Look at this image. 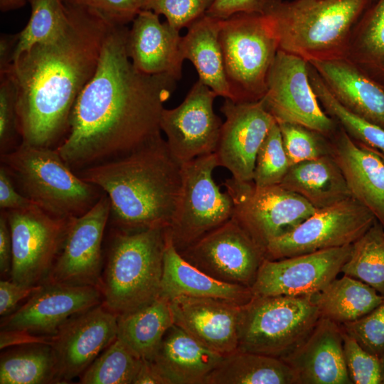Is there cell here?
<instances>
[{
    "instance_id": "cell-1",
    "label": "cell",
    "mask_w": 384,
    "mask_h": 384,
    "mask_svg": "<svg viewBox=\"0 0 384 384\" xmlns=\"http://www.w3.org/2000/svg\"><path fill=\"white\" fill-rule=\"evenodd\" d=\"M129 29L114 24L95 74L73 107L67 134L55 148L73 170L124 156L161 136L165 102L178 81L138 71L127 52Z\"/></svg>"
},
{
    "instance_id": "cell-2",
    "label": "cell",
    "mask_w": 384,
    "mask_h": 384,
    "mask_svg": "<svg viewBox=\"0 0 384 384\" xmlns=\"http://www.w3.org/2000/svg\"><path fill=\"white\" fill-rule=\"evenodd\" d=\"M65 7L69 22L63 33L23 53L5 73L16 87L21 142L34 146L54 148L65 138L75 102L115 24L95 9Z\"/></svg>"
},
{
    "instance_id": "cell-3",
    "label": "cell",
    "mask_w": 384,
    "mask_h": 384,
    "mask_svg": "<svg viewBox=\"0 0 384 384\" xmlns=\"http://www.w3.org/2000/svg\"><path fill=\"white\" fill-rule=\"evenodd\" d=\"M78 174L109 198L116 229L137 231L170 226L182 188V165L161 136Z\"/></svg>"
},
{
    "instance_id": "cell-4",
    "label": "cell",
    "mask_w": 384,
    "mask_h": 384,
    "mask_svg": "<svg viewBox=\"0 0 384 384\" xmlns=\"http://www.w3.org/2000/svg\"><path fill=\"white\" fill-rule=\"evenodd\" d=\"M374 0H267L279 50L306 61L346 58L353 26Z\"/></svg>"
},
{
    "instance_id": "cell-5",
    "label": "cell",
    "mask_w": 384,
    "mask_h": 384,
    "mask_svg": "<svg viewBox=\"0 0 384 384\" xmlns=\"http://www.w3.org/2000/svg\"><path fill=\"white\" fill-rule=\"evenodd\" d=\"M167 228L114 231L100 289L103 304L117 316L159 297Z\"/></svg>"
},
{
    "instance_id": "cell-6",
    "label": "cell",
    "mask_w": 384,
    "mask_h": 384,
    "mask_svg": "<svg viewBox=\"0 0 384 384\" xmlns=\"http://www.w3.org/2000/svg\"><path fill=\"white\" fill-rule=\"evenodd\" d=\"M1 160L18 181L23 194L58 217H78L104 194L75 174L55 148L21 142L14 150L2 153Z\"/></svg>"
},
{
    "instance_id": "cell-7",
    "label": "cell",
    "mask_w": 384,
    "mask_h": 384,
    "mask_svg": "<svg viewBox=\"0 0 384 384\" xmlns=\"http://www.w3.org/2000/svg\"><path fill=\"white\" fill-rule=\"evenodd\" d=\"M313 294L253 296L240 307L238 350L280 359L290 355L321 318Z\"/></svg>"
},
{
    "instance_id": "cell-8",
    "label": "cell",
    "mask_w": 384,
    "mask_h": 384,
    "mask_svg": "<svg viewBox=\"0 0 384 384\" xmlns=\"http://www.w3.org/2000/svg\"><path fill=\"white\" fill-rule=\"evenodd\" d=\"M219 39L232 100L255 102L267 91L269 71L279 50L263 14L240 13L221 19Z\"/></svg>"
},
{
    "instance_id": "cell-9",
    "label": "cell",
    "mask_w": 384,
    "mask_h": 384,
    "mask_svg": "<svg viewBox=\"0 0 384 384\" xmlns=\"http://www.w3.org/2000/svg\"><path fill=\"white\" fill-rule=\"evenodd\" d=\"M218 166L215 153L182 165V188L168 229L173 244L181 251L233 218V203L213 174Z\"/></svg>"
},
{
    "instance_id": "cell-10",
    "label": "cell",
    "mask_w": 384,
    "mask_h": 384,
    "mask_svg": "<svg viewBox=\"0 0 384 384\" xmlns=\"http://www.w3.org/2000/svg\"><path fill=\"white\" fill-rule=\"evenodd\" d=\"M233 203L238 223L265 251L273 240L290 232L316 209L279 184L258 186L233 177L223 183Z\"/></svg>"
},
{
    "instance_id": "cell-11",
    "label": "cell",
    "mask_w": 384,
    "mask_h": 384,
    "mask_svg": "<svg viewBox=\"0 0 384 384\" xmlns=\"http://www.w3.org/2000/svg\"><path fill=\"white\" fill-rule=\"evenodd\" d=\"M5 211L12 240L11 279L26 286L42 284L73 218L53 215L38 206Z\"/></svg>"
},
{
    "instance_id": "cell-12",
    "label": "cell",
    "mask_w": 384,
    "mask_h": 384,
    "mask_svg": "<svg viewBox=\"0 0 384 384\" xmlns=\"http://www.w3.org/2000/svg\"><path fill=\"white\" fill-rule=\"evenodd\" d=\"M375 215L353 197L316 210L290 232L265 248L274 260L352 245L375 223Z\"/></svg>"
},
{
    "instance_id": "cell-13",
    "label": "cell",
    "mask_w": 384,
    "mask_h": 384,
    "mask_svg": "<svg viewBox=\"0 0 384 384\" xmlns=\"http://www.w3.org/2000/svg\"><path fill=\"white\" fill-rule=\"evenodd\" d=\"M277 123L304 126L331 138L338 124L323 109L310 82L309 63L279 50L270 68L262 99Z\"/></svg>"
},
{
    "instance_id": "cell-14",
    "label": "cell",
    "mask_w": 384,
    "mask_h": 384,
    "mask_svg": "<svg viewBox=\"0 0 384 384\" xmlns=\"http://www.w3.org/2000/svg\"><path fill=\"white\" fill-rule=\"evenodd\" d=\"M178 252L210 277L250 289L266 258L265 250L233 218Z\"/></svg>"
},
{
    "instance_id": "cell-15",
    "label": "cell",
    "mask_w": 384,
    "mask_h": 384,
    "mask_svg": "<svg viewBox=\"0 0 384 384\" xmlns=\"http://www.w3.org/2000/svg\"><path fill=\"white\" fill-rule=\"evenodd\" d=\"M110 210V199L104 193L89 210L73 218L60 251L43 283L100 288L102 245Z\"/></svg>"
},
{
    "instance_id": "cell-16",
    "label": "cell",
    "mask_w": 384,
    "mask_h": 384,
    "mask_svg": "<svg viewBox=\"0 0 384 384\" xmlns=\"http://www.w3.org/2000/svg\"><path fill=\"white\" fill-rule=\"evenodd\" d=\"M217 96L198 80L179 105L164 109L161 129L180 164L215 152L223 125L213 110Z\"/></svg>"
},
{
    "instance_id": "cell-17",
    "label": "cell",
    "mask_w": 384,
    "mask_h": 384,
    "mask_svg": "<svg viewBox=\"0 0 384 384\" xmlns=\"http://www.w3.org/2000/svg\"><path fill=\"white\" fill-rule=\"evenodd\" d=\"M351 245L294 257L265 259L251 287L254 297L302 296L322 290L348 260Z\"/></svg>"
},
{
    "instance_id": "cell-18",
    "label": "cell",
    "mask_w": 384,
    "mask_h": 384,
    "mask_svg": "<svg viewBox=\"0 0 384 384\" xmlns=\"http://www.w3.org/2000/svg\"><path fill=\"white\" fill-rule=\"evenodd\" d=\"M117 338V315L103 302L67 320L52 336L59 383L81 375Z\"/></svg>"
},
{
    "instance_id": "cell-19",
    "label": "cell",
    "mask_w": 384,
    "mask_h": 384,
    "mask_svg": "<svg viewBox=\"0 0 384 384\" xmlns=\"http://www.w3.org/2000/svg\"><path fill=\"white\" fill-rule=\"evenodd\" d=\"M220 111L225 121L215 152L218 166L227 169L237 181H252L257 152L276 120L262 100L225 99Z\"/></svg>"
},
{
    "instance_id": "cell-20",
    "label": "cell",
    "mask_w": 384,
    "mask_h": 384,
    "mask_svg": "<svg viewBox=\"0 0 384 384\" xmlns=\"http://www.w3.org/2000/svg\"><path fill=\"white\" fill-rule=\"evenodd\" d=\"M102 302L97 286L43 283L26 302L3 318L1 330L53 336L70 317Z\"/></svg>"
},
{
    "instance_id": "cell-21",
    "label": "cell",
    "mask_w": 384,
    "mask_h": 384,
    "mask_svg": "<svg viewBox=\"0 0 384 384\" xmlns=\"http://www.w3.org/2000/svg\"><path fill=\"white\" fill-rule=\"evenodd\" d=\"M169 304L174 324L202 345L223 356L238 350L241 305L185 296Z\"/></svg>"
},
{
    "instance_id": "cell-22",
    "label": "cell",
    "mask_w": 384,
    "mask_h": 384,
    "mask_svg": "<svg viewBox=\"0 0 384 384\" xmlns=\"http://www.w3.org/2000/svg\"><path fill=\"white\" fill-rule=\"evenodd\" d=\"M179 33L166 21L161 22L159 15L140 10L126 41L127 55L134 68L145 74H167L180 80L184 59Z\"/></svg>"
},
{
    "instance_id": "cell-23",
    "label": "cell",
    "mask_w": 384,
    "mask_h": 384,
    "mask_svg": "<svg viewBox=\"0 0 384 384\" xmlns=\"http://www.w3.org/2000/svg\"><path fill=\"white\" fill-rule=\"evenodd\" d=\"M299 384H353L346 366L341 325L321 318L306 341L282 359Z\"/></svg>"
},
{
    "instance_id": "cell-24",
    "label": "cell",
    "mask_w": 384,
    "mask_h": 384,
    "mask_svg": "<svg viewBox=\"0 0 384 384\" xmlns=\"http://www.w3.org/2000/svg\"><path fill=\"white\" fill-rule=\"evenodd\" d=\"M330 140L331 155L344 175L352 197L371 211L384 228V161L341 127Z\"/></svg>"
},
{
    "instance_id": "cell-25",
    "label": "cell",
    "mask_w": 384,
    "mask_h": 384,
    "mask_svg": "<svg viewBox=\"0 0 384 384\" xmlns=\"http://www.w3.org/2000/svg\"><path fill=\"white\" fill-rule=\"evenodd\" d=\"M333 96L356 115L384 128V87L346 58L311 61Z\"/></svg>"
},
{
    "instance_id": "cell-26",
    "label": "cell",
    "mask_w": 384,
    "mask_h": 384,
    "mask_svg": "<svg viewBox=\"0 0 384 384\" xmlns=\"http://www.w3.org/2000/svg\"><path fill=\"white\" fill-rule=\"evenodd\" d=\"M223 357L174 324L149 361L166 384H205Z\"/></svg>"
},
{
    "instance_id": "cell-27",
    "label": "cell",
    "mask_w": 384,
    "mask_h": 384,
    "mask_svg": "<svg viewBox=\"0 0 384 384\" xmlns=\"http://www.w3.org/2000/svg\"><path fill=\"white\" fill-rule=\"evenodd\" d=\"M211 298L242 305L253 294L247 287L219 281L188 262L174 247L168 232L159 297Z\"/></svg>"
},
{
    "instance_id": "cell-28",
    "label": "cell",
    "mask_w": 384,
    "mask_h": 384,
    "mask_svg": "<svg viewBox=\"0 0 384 384\" xmlns=\"http://www.w3.org/2000/svg\"><path fill=\"white\" fill-rule=\"evenodd\" d=\"M279 185L301 196L316 210L352 197L331 154L292 165Z\"/></svg>"
},
{
    "instance_id": "cell-29",
    "label": "cell",
    "mask_w": 384,
    "mask_h": 384,
    "mask_svg": "<svg viewBox=\"0 0 384 384\" xmlns=\"http://www.w3.org/2000/svg\"><path fill=\"white\" fill-rule=\"evenodd\" d=\"M221 19L204 15L188 27L181 38L183 59L195 67L201 80L218 96L232 100L219 39Z\"/></svg>"
},
{
    "instance_id": "cell-30",
    "label": "cell",
    "mask_w": 384,
    "mask_h": 384,
    "mask_svg": "<svg viewBox=\"0 0 384 384\" xmlns=\"http://www.w3.org/2000/svg\"><path fill=\"white\" fill-rule=\"evenodd\" d=\"M205 384H299V380L282 359L237 350L224 356Z\"/></svg>"
},
{
    "instance_id": "cell-31",
    "label": "cell",
    "mask_w": 384,
    "mask_h": 384,
    "mask_svg": "<svg viewBox=\"0 0 384 384\" xmlns=\"http://www.w3.org/2000/svg\"><path fill=\"white\" fill-rule=\"evenodd\" d=\"M174 324L169 300L159 297L133 311L117 316V338L137 356L150 361Z\"/></svg>"
},
{
    "instance_id": "cell-32",
    "label": "cell",
    "mask_w": 384,
    "mask_h": 384,
    "mask_svg": "<svg viewBox=\"0 0 384 384\" xmlns=\"http://www.w3.org/2000/svg\"><path fill=\"white\" fill-rule=\"evenodd\" d=\"M313 296L321 317L340 325L363 317L384 300L373 287L346 274Z\"/></svg>"
},
{
    "instance_id": "cell-33",
    "label": "cell",
    "mask_w": 384,
    "mask_h": 384,
    "mask_svg": "<svg viewBox=\"0 0 384 384\" xmlns=\"http://www.w3.org/2000/svg\"><path fill=\"white\" fill-rule=\"evenodd\" d=\"M346 58L384 87V0H374L353 26Z\"/></svg>"
},
{
    "instance_id": "cell-34",
    "label": "cell",
    "mask_w": 384,
    "mask_h": 384,
    "mask_svg": "<svg viewBox=\"0 0 384 384\" xmlns=\"http://www.w3.org/2000/svg\"><path fill=\"white\" fill-rule=\"evenodd\" d=\"M0 383H59L56 359L50 344H26L2 353Z\"/></svg>"
},
{
    "instance_id": "cell-35",
    "label": "cell",
    "mask_w": 384,
    "mask_h": 384,
    "mask_svg": "<svg viewBox=\"0 0 384 384\" xmlns=\"http://www.w3.org/2000/svg\"><path fill=\"white\" fill-rule=\"evenodd\" d=\"M341 273L361 280L384 297V228L377 220L351 245Z\"/></svg>"
},
{
    "instance_id": "cell-36",
    "label": "cell",
    "mask_w": 384,
    "mask_h": 384,
    "mask_svg": "<svg viewBox=\"0 0 384 384\" xmlns=\"http://www.w3.org/2000/svg\"><path fill=\"white\" fill-rule=\"evenodd\" d=\"M309 80L324 111L356 142L384 154V128L345 108L333 96L317 71L309 63Z\"/></svg>"
},
{
    "instance_id": "cell-37",
    "label": "cell",
    "mask_w": 384,
    "mask_h": 384,
    "mask_svg": "<svg viewBox=\"0 0 384 384\" xmlns=\"http://www.w3.org/2000/svg\"><path fill=\"white\" fill-rule=\"evenodd\" d=\"M31 16L24 28L17 33L13 63L33 46L51 41L63 33L69 18L63 0H28Z\"/></svg>"
},
{
    "instance_id": "cell-38",
    "label": "cell",
    "mask_w": 384,
    "mask_h": 384,
    "mask_svg": "<svg viewBox=\"0 0 384 384\" xmlns=\"http://www.w3.org/2000/svg\"><path fill=\"white\" fill-rule=\"evenodd\" d=\"M142 359L117 338L80 375L81 384H133Z\"/></svg>"
},
{
    "instance_id": "cell-39",
    "label": "cell",
    "mask_w": 384,
    "mask_h": 384,
    "mask_svg": "<svg viewBox=\"0 0 384 384\" xmlns=\"http://www.w3.org/2000/svg\"><path fill=\"white\" fill-rule=\"evenodd\" d=\"M290 166L279 127L276 122L257 152L252 181L258 186L278 185Z\"/></svg>"
},
{
    "instance_id": "cell-40",
    "label": "cell",
    "mask_w": 384,
    "mask_h": 384,
    "mask_svg": "<svg viewBox=\"0 0 384 384\" xmlns=\"http://www.w3.org/2000/svg\"><path fill=\"white\" fill-rule=\"evenodd\" d=\"M277 124L291 166L331 154V143L329 137L299 124Z\"/></svg>"
},
{
    "instance_id": "cell-41",
    "label": "cell",
    "mask_w": 384,
    "mask_h": 384,
    "mask_svg": "<svg viewBox=\"0 0 384 384\" xmlns=\"http://www.w3.org/2000/svg\"><path fill=\"white\" fill-rule=\"evenodd\" d=\"M140 10L164 15L166 22L181 31L206 14L215 0H137Z\"/></svg>"
},
{
    "instance_id": "cell-42",
    "label": "cell",
    "mask_w": 384,
    "mask_h": 384,
    "mask_svg": "<svg viewBox=\"0 0 384 384\" xmlns=\"http://www.w3.org/2000/svg\"><path fill=\"white\" fill-rule=\"evenodd\" d=\"M342 336L344 360L352 383L381 384L379 357L364 349L343 329Z\"/></svg>"
},
{
    "instance_id": "cell-43",
    "label": "cell",
    "mask_w": 384,
    "mask_h": 384,
    "mask_svg": "<svg viewBox=\"0 0 384 384\" xmlns=\"http://www.w3.org/2000/svg\"><path fill=\"white\" fill-rule=\"evenodd\" d=\"M341 326L369 353L379 358L384 353V300L366 315Z\"/></svg>"
},
{
    "instance_id": "cell-44",
    "label": "cell",
    "mask_w": 384,
    "mask_h": 384,
    "mask_svg": "<svg viewBox=\"0 0 384 384\" xmlns=\"http://www.w3.org/2000/svg\"><path fill=\"white\" fill-rule=\"evenodd\" d=\"M18 130L15 85L7 74L0 75V148L6 152L14 144Z\"/></svg>"
},
{
    "instance_id": "cell-45",
    "label": "cell",
    "mask_w": 384,
    "mask_h": 384,
    "mask_svg": "<svg viewBox=\"0 0 384 384\" xmlns=\"http://www.w3.org/2000/svg\"><path fill=\"white\" fill-rule=\"evenodd\" d=\"M65 5L95 9L117 25L132 22L139 12L137 0H63Z\"/></svg>"
},
{
    "instance_id": "cell-46",
    "label": "cell",
    "mask_w": 384,
    "mask_h": 384,
    "mask_svg": "<svg viewBox=\"0 0 384 384\" xmlns=\"http://www.w3.org/2000/svg\"><path fill=\"white\" fill-rule=\"evenodd\" d=\"M40 285L26 286L16 283L11 279H1L0 282V315L6 317L12 314L18 304L29 297Z\"/></svg>"
},
{
    "instance_id": "cell-47",
    "label": "cell",
    "mask_w": 384,
    "mask_h": 384,
    "mask_svg": "<svg viewBox=\"0 0 384 384\" xmlns=\"http://www.w3.org/2000/svg\"><path fill=\"white\" fill-rule=\"evenodd\" d=\"M11 176L4 165L0 167V208L2 210H21L34 207L36 205L24 194L15 188Z\"/></svg>"
},
{
    "instance_id": "cell-48",
    "label": "cell",
    "mask_w": 384,
    "mask_h": 384,
    "mask_svg": "<svg viewBox=\"0 0 384 384\" xmlns=\"http://www.w3.org/2000/svg\"><path fill=\"white\" fill-rule=\"evenodd\" d=\"M267 0H215L206 14L225 19L240 13L262 14Z\"/></svg>"
},
{
    "instance_id": "cell-49",
    "label": "cell",
    "mask_w": 384,
    "mask_h": 384,
    "mask_svg": "<svg viewBox=\"0 0 384 384\" xmlns=\"http://www.w3.org/2000/svg\"><path fill=\"white\" fill-rule=\"evenodd\" d=\"M12 267V240L5 210L0 215V272L1 275H11Z\"/></svg>"
},
{
    "instance_id": "cell-50",
    "label": "cell",
    "mask_w": 384,
    "mask_h": 384,
    "mask_svg": "<svg viewBox=\"0 0 384 384\" xmlns=\"http://www.w3.org/2000/svg\"><path fill=\"white\" fill-rule=\"evenodd\" d=\"M17 33L14 35L1 34L0 38V75L5 74L10 69L17 44Z\"/></svg>"
},
{
    "instance_id": "cell-51",
    "label": "cell",
    "mask_w": 384,
    "mask_h": 384,
    "mask_svg": "<svg viewBox=\"0 0 384 384\" xmlns=\"http://www.w3.org/2000/svg\"><path fill=\"white\" fill-rule=\"evenodd\" d=\"M133 384H166V383L149 361L142 359Z\"/></svg>"
},
{
    "instance_id": "cell-52",
    "label": "cell",
    "mask_w": 384,
    "mask_h": 384,
    "mask_svg": "<svg viewBox=\"0 0 384 384\" xmlns=\"http://www.w3.org/2000/svg\"><path fill=\"white\" fill-rule=\"evenodd\" d=\"M26 0H0L1 11H8L22 7Z\"/></svg>"
},
{
    "instance_id": "cell-53",
    "label": "cell",
    "mask_w": 384,
    "mask_h": 384,
    "mask_svg": "<svg viewBox=\"0 0 384 384\" xmlns=\"http://www.w3.org/2000/svg\"><path fill=\"white\" fill-rule=\"evenodd\" d=\"M380 367L381 384H384V353L379 358Z\"/></svg>"
},
{
    "instance_id": "cell-54",
    "label": "cell",
    "mask_w": 384,
    "mask_h": 384,
    "mask_svg": "<svg viewBox=\"0 0 384 384\" xmlns=\"http://www.w3.org/2000/svg\"><path fill=\"white\" fill-rule=\"evenodd\" d=\"M369 147V146H368ZM377 155H378L380 156V158L384 161V154H382L381 152L373 149V148H370Z\"/></svg>"
}]
</instances>
